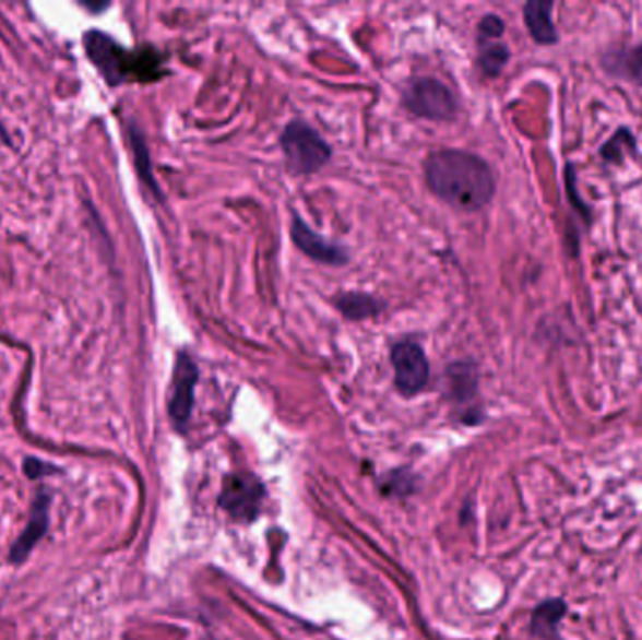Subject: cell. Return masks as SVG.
I'll list each match as a JSON object with an SVG mask.
<instances>
[{
	"instance_id": "obj_5",
	"label": "cell",
	"mask_w": 642,
	"mask_h": 640,
	"mask_svg": "<svg viewBox=\"0 0 642 640\" xmlns=\"http://www.w3.org/2000/svg\"><path fill=\"white\" fill-rule=\"evenodd\" d=\"M391 363L395 370V386L404 396H415L427 388L430 365L421 346L414 342H399L391 347Z\"/></svg>"
},
{
	"instance_id": "obj_21",
	"label": "cell",
	"mask_w": 642,
	"mask_h": 640,
	"mask_svg": "<svg viewBox=\"0 0 642 640\" xmlns=\"http://www.w3.org/2000/svg\"><path fill=\"white\" fill-rule=\"evenodd\" d=\"M2 143H8V135L7 130L0 125V145H2Z\"/></svg>"
},
{
	"instance_id": "obj_18",
	"label": "cell",
	"mask_w": 642,
	"mask_h": 640,
	"mask_svg": "<svg viewBox=\"0 0 642 640\" xmlns=\"http://www.w3.org/2000/svg\"><path fill=\"white\" fill-rule=\"evenodd\" d=\"M506 31L503 21L496 14H487L479 21V27H477V34H479V42H496L500 40Z\"/></svg>"
},
{
	"instance_id": "obj_17",
	"label": "cell",
	"mask_w": 642,
	"mask_h": 640,
	"mask_svg": "<svg viewBox=\"0 0 642 640\" xmlns=\"http://www.w3.org/2000/svg\"><path fill=\"white\" fill-rule=\"evenodd\" d=\"M132 145H134V154H135V164H138V169H140L141 179L145 185L153 188L154 194H160L158 192V187L154 185L153 174H151V162H148V153L147 147H145V141L141 138L140 132L132 128Z\"/></svg>"
},
{
	"instance_id": "obj_8",
	"label": "cell",
	"mask_w": 642,
	"mask_h": 640,
	"mask_svg": "<svg viewBox=\"0 0 642 640\" xmlns=\"http://www.w3.org/2000/svg\"><path fill=\"white\" fill-rule=\"evenodd\" d=\"M292 239H294L295 247L321 265L342 268L349 261L346 248L316 234L314 229L308 226L307 222L302 221L297 213L292 214Z\"/></svg>"
},
{
	"instance_id": "obj_1",
	"label": "cell",
	"mask_w": 642,
	"mask_h": 640,
	"mask_svg": "<svg viewBox=\"0 0 642 640\" xmlns=\"http://www.w3.org/2000/svg\"><path fill=\"white\" fill-rule=\"evenodd\" d=\"M425 179L432 194L461 211H479L490 203L496 190L489 164L477 154L456 149L428 154Z\"/></svg>"
},
{
	"instance_id": "obj_11",
	"label": "cell",
	"mask_w": 642,
	"mask_h": 640,
	"mask_svg": "<svg viewBox=\"0 0 642 640\" xmlns=\"http://www.w3.org/2000/svg\"><path fill=\"white\" fill-rule=\"evenodd\" d=\"M603 67L609 74L642 85V44L635 47L613 49L603 57Z\"/></svg>"
},
{
	"instance_id": "obj_2",
	"label": "cell",
	"mask_w": 642,
	"mask_h": 640,
	"mask_svg": "<svg viewBox=\"0 0 642 640\" xmlns=\"http://www.w3.org/2000/svg\"><path fill=\"white\" fill-rule=\"evenodd\" d=\"M83 42L88 59L93 60L94 67L100 70L104 80L114 87L132 78L141 80L143 75L154 74L151 67L156 64V60L135 57L100 31H88Z\"/></svg>"
},
{
	"instance_id": "obj_14",
	"label": "cell",
	"mask_w": 642,
	"mask_h": 640,
	"mask_svg": "<svg viewBox=\"0 0 642 640\" xmlns=\"http://www.w3.org/2000/svg\"><path fill=\"white\" fill-rule=\"evenodd\" d=\"M451 391L459 402H468L477 393V370L472 363H455L449 368Z\"/></svg>"
},
{
	"instance_id": "obj_10",
	"label": "cell",
	"mask_w": 642,
	"mask_h": 640,
	"mask_svg": "<svg viewBox=\"0 0 642 640\" xmlns=\"http://www.w3.org/2000/svg\"><path fill=\"white\" fill-rule=\"evenodd\" d=\"M552 8L550 0H532L524 4V23L528 27L530 36L542 46H552L558 42L555 23H552Z\"/></svg>"
},
{
	"instance_id": "obj_20",
	"label": "cell",
	"mask_w": 642,
	"mask_h": 640,
	"mask_svg": "<svg viewBox=\"0 0 642 640\" xmlns=\"http://www.w3.org/2000/svg\"><path fill=\"white\" fill-rule=\"evenodd\" d=\"M568 190L569 192H571V203H573V205H575L576 209H579V213L582 214V216H584V214H586V218H590V209L586 208V203H582V201H579V198H576V190H575V174H573V167H569L568 166Z\"/></svg>"
},
{
	"instance_id": "obj_6",
	"label": "cell",
	"mask_w": 642,
	"mask_h": 640,
	"mask_svg": "<svg viewBox=\"0 0 642 640\" xmlns=\"http://www.w3.org/2000/svg\"><path fill=\"white\" fill-rule=\"evenodd\" d=\"M198 378H200V370L194 359L187 352L177 355L174 378H171V393H169V417L174 419L175 427L179 430H185L190 420Z\"/></svg>"
},
{
	"instance_id": "obj_4",
	"label": "cell",
	"mask_w": 642,
	"mask_h": 640,
	"mask_svg": "<svg viewBox=\"0 0 642 640\" xmlns=\"http://www.w3.org/2000/svg\"><path fill=\"white\" fill-rule=\"evenodd\" d=\"M402 104L409 114L423 119L449 120L456 114V100L442 81L419 78L409 83L402 94Z\"/></svg>"
},
{
	"instance_id": "obj_12",
	"label": "cell",
	"mask_w": 642,
	"mask_h": 640,
	"mask_svg": "<svg viewBox=\"0 0 642 640\" xmlns=\"http://www.w3.org/2000/svg\"><path fill=\"white\" fill-rule=\"evenodd\" d=\"M568 614V605L563 600H547L539 603L532 614V633L543 640H558L560 621Z\"/></svg>"
},
{
	"instance_id": "obj_3",
	"label": "cell",
	"mask_w": 642,
	"mask_h": 640,
	"mask_svg": "<svg viewBox=\"0 0 642 640\" xmlns=\"http://www.w3.org/2000/svg\"><path fill=\"white\" fill-rule=\"evenodd\" d=\"M281 145L289 169L295 175L316 174L333 156L328 141L302 120H292L286 125L281 135Z\"/></svg>"
},
{
	"instance_id": "obj_9",
	"label": "cell",
	"mask_w": 642,
	"mask_h": 640,
	"mask_svg": "<svg viewBox=\"0 0 642 640\" xmlns=\"http://www.w3.org/2000/svg\"><path fill=\"white\" fill-rule=\"evenodd\" d=\"M49 506H51V494L46 487H40V490L34 496L33 506H31L27 528L23 530V534L17 537V541L12 545V550H10L12 564H23L27 560L33 548L44 540L47 528H49Z\"/></svg>"
},
{
	"instance_id": "obj_13",
	"label": "cell",
	"mask_w": 642,
	"mask_h": 640,
	"mask_svg": "<svg viewBox=\"0 0 642 640\" xmlns=\"http://www.w3.org/2000/svg\"><path fill=\"white\" fill-rule=\"evenodd\" d=\"M335 305L348 320L361 321L367 318H374L382 312L383 305L380 300L374 299L372 295L359 294V292H349V294L338 295Z\"/></svg>"
},
{
	"instance_id": "obj_15",
	"label": "cell",
	"mask_w": 642,
	"mask_h": 640,
	"mask_svg": "<svg viewBox=\"0 0 642 640\" xmlns=\"http://www.w3.org/2000/svg\"><path fill=\"white\" fill-rule=\"evenodd\" d=\"M509 60L508 46H503L500 42H479V57H477V64L482 68V72L489 78L502 72Z\"/></svg>"
},
{
	"instance_id": "obj_16",
	"label": "cell",
	"mask_w": 642,
	"mask_h": 640,
	"mask_svg": "<svg viewBox=\"0 0 642 640\" xmlns=\"http://www.w3.org/2000/svg\"><path fill=\"white\" fill-rule=\"evenodd\" d=\"M629 149L633 151L635 149V140L629 132L628 128H620L616 134H613L605 145H603L602 153L603 158L607 162H620L623 158V154L628 153Z\"/></svg>"
},
{
	"instance_id": "obj_19",
	"label": "cell",
	"mask_w": 642,
	"mask_h": 640,
	"mask_svg": "<svg viewBox=\"0 0 642 640\" xmlns=\"http://www.w3.org/2000/svg\"><path fill=\"white\" fill-rule=\"evenodd\" d=\"M23 467H25V474H27V477H31V479H38L41 475H49L47 472L57 474V467L47 464V462L38 461V459H34V457L25 459Z\"/></svg>"
},
{
	"instance_id": "obj_7",
	"label": "cell",
	"mask_w": 642,
	"mask_h": 640,
	"mask_svg": "<svg viewBox=\"0 0 642 640\" xmlns=\"http://www.w3.org/2000/svg\"><path fill=\"white\" fill-rule=\"evenodd\" d=\"M263 500V485L254 475L235 474L224 481L221 503L237 521H252L258 517Z\"/></svg>"
}]
</instances>
